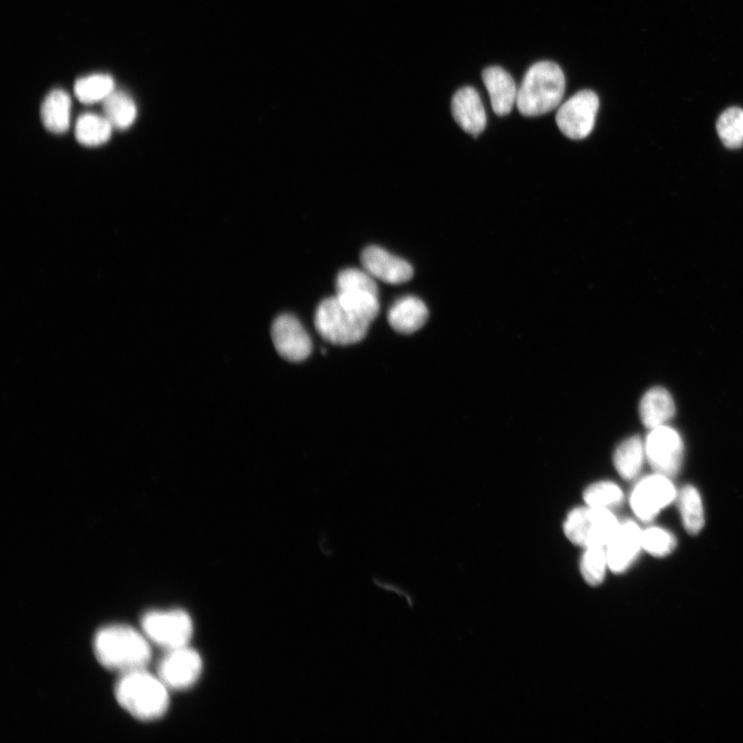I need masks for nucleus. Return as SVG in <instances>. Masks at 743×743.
Returning a JSON list of instances; mask_svg holds the SVG:
<instances>
[{
	"label": "nucleus",
	"mask_w": 743,
	"mask_h": 743,
	"mask_svg": "<svg viewBox=\"0 0 743 743\" xmlns=\"http://www.w3.org/2000/svg\"><path fill=\"white\" fill-rule=\"evenodd\" d=\"M676 547L674 536L667 530L652 527L642 531V549L658 558L670 555Z\"/></svg>",
	"instance_id": "obj_27"
},
{
	"label": "nucleus",
	"mask_w": 743,
	"mask_h": 743,
	"mask_svg": "<svg viewBox=\"0 0 743 743\" xmlns=\"http://www.w3.org/2000/svg\"><path fill=\"white\" fill-rule=\"evenodd\" d=\"M104 113L114 128L124 131L134 124L137 107L127 94L113 91L104 101Z\"/></svg>",
	"instance_id": "obj_22"
},
{
	"label": "nucleus",
	"mask_w": 743,
	"mask_h": 743,
	"mask_svg": "<svg viewBox=\"0 0 743 743\" xmlns=\"http://www.w3.org/2000/svg\"><path fill=\"white\" fill-rule=\"evenodd\" d=\"M391 327L401 334H413L421 330L429 318L426 304L416 297L408 296L398 300L389 311Z\"/></svg>",
	"instance_id": "obj_16"
},
{
	"label": "nucleus",
	"mask_w": 743,
	"mask_h": 743,
	"mask_svg": "<svg viewBox=\"0 0 743 743\" xmlns=\"http://www.w3.org/2000/svg\"><path fill=\"white\" fill-rule=\"evenodd\" d=\"M202 671L203 661L200 654L188 648V645L168 651L157 668L160 681L168 689L175 691L187 690L195 685L199 681Z\"/></svg>",
	"instance_id": "obj_10"
},
{
	"label": "nucleus",
	"mask_w": 743,
	"mask_h": 743,
	"mask_svg": "<svg viewBox=\"0 0 743 743\" xmlns=\"http://www.w3.org/2000/svg\"><path fill=\"white\" fill-rule=\"evenodd\" d=\"M646 460L657 473L672 476L680 471L684 460L683 438L669 426L651 430L645 442Z\"/></svg>",
	"instance_id": "obj_9"
},
{
	"label": "nucleus",
	"mask_w": 743,
	"mask_h": 743,
	"mask_svg": "<svg viewBox=\"0 0 743 743\" xmlns=\"http://www.w3.org/2000/svg\"><path fill=\"white\" fill-rule=\"evenodd\" d=\"M482 80L490 93L494 112L498 116L508 115L519 91L511 75L500 67H491L482 72Z\"/></svg>",
	"instance_id": "obj_15"
},
{
	"label": "nucleus",
	"mask_w": 743,
	"mask_h": 743,
	"mask_svg": "<svg viewBox=\"0 0 743 743\" xmlns=\"http://www.w3.org/2000/svg\"><path fill=\"white\" fill-rule=\"evenodd\" d=\"M676 498L677 491L669 476L656 472L636 484L630 503L637 518L649 522Z\"/></svg>",
	"instance_id": "obj_8"
},
{
	"label": "nucleus",
	"mask_w": 743,
	"mask_h": 743,
	"mask_svg": "<svg viewBox=\"0 0 743 743\" xmlns=\"http://www.w3.org/2000/svg\"><path fill=\"white\" fill-rule=\"evenodd\" d=\"M115 696L120 706L140 721L163 718L170 706L169 689L146 669L122 674Z\"/></svg>",
	"instance_id": "obj_2"
},
{
	"label": "nucleus",
	"mask_w": 743,
	"mask_h": 743,
	"mask_svg": "<svg viewBox=\"0 0 743 743\" xmlns=\"http://www.w3.org/2000/svg\"><path fill=\"white\" fill-rule=\"evenodd\" d=\"M114 80L108 75H93L78 80L75 93L78 100L86 105L104 102L114 91Z\"/></svg>",
	"instance_id": "obj_24"
},
{
	"label": "nucleus",
	"mask_w": 743,
	"mask_h": 743,
	"mask_svg": "<svg viewBox=\"0 0 743 743\" xmlns=\"http://www.w3.org/2000/svg\"><path fill=\"white\" fill-rule=\"evenodd\" d=\"M599 106V98L594 91L576 93L557 113L560 131L571 140L586 139L593 132Z\"/></svg>",
	"instance_id": "obj_7"
},
{
	"label": "nucleus",
	"mask_w": 743,
	"mask_h": 743,
	"mask_svg": "<svg viewBox=\"0 0 743 743\" xmlns=\"http://www.w3.org/2000/svg\"><path fill=\"white\" fill-rule=\"evenodd\" d=\"M620 525L617 516L611 510L586 505L568 513L563 530L572 544L585 549L595 546L606 547Z\"/></svg>",
	"instance_id": "obj_4"
},
{
	"label": "nucleus",
	"mask_w": 743,
	"mask_h": 743,
	"mask_svg": "<svg viewBox=\"0 0 743 743\" xmlns=\"http://www.w3.org/2000/svg\"><path fill=\"white\" fill-rule=\"evenodd\" d=\"M565 90V76L558 64L540 61L527 72L518 91L516 106L524 116H541L559 107Z\"/></svg>",
	"instance_id": "obj_3"
},
{
	"label": "nucleus",
	"mask_w": 743,
	"mask_h": 743,
	"mask_svg": "<svg viewBox=\"0 0 743 743\" xmlns=\"http://www.w3.org/2000/svg\"><path fill=\"white\" fill-rule=\"evenodd\" d=\"M361 262L365 271L385 283L402 284L413 277V268L408 262L378 246L366 248Z\"/></svg>",
	"instance_id": "obj_13"
},
{
	"label": "nucleus",
	"mask_w": 743,
	"mask_h": 743,
	"mask_svg": "<svg viewBox=\"0 0 743 743\" xmlns=\"http://www.w3.org/2000/svg\"><path fill=\"white\" fill-rule=\"evenodd\" d=\"M639 414L642 424L653 430L665 426L675 414V403L663 387H654L642 397Z\"/></svg>",
	"instance_id": "obj_17"
},
{
	"label": "nucleus",
	"mask_w": 743,
	"mask_h": 743,
	"mask_svg": "<svg viewBox=\"0 0 743 743\" xmlns=\"http://www.w3.org/2000/svg\"><path fill=\"white\" fill-rule=\"evenodd\" d=\"M93 651L103 667L121 674L146 669L152 657L148 638L124 625L99 630L93 640Z\"/></svg>",
	"instance_id": "obj_1"
},
{
	"label": "nucleus",
	"mask_w": 743,
	"mask_h": 743,
	"mask_svg": "<svg viewBox=\"0 0 743 743\" xmlns=\"http://www.w3.org/2000/svg\"><path fill=\"white\" fill-rule=\"evenodd\" d=\"M646 460L645 445L639 437L624 440L613 455V465L618 473L627 480L638 476Z\"/></svg>",
	"instance_id": "obj_19"
},
{
	"label": "nucleus",
	"mask_w": 743,
	"mask_h": 743,
	"mask_svg": "<svg viewBox=\"0 0 743 743\" xmlns=\"http://www.w3.org/2000/svg\"><path fill=\"white\" fill-rule=\"evenodd\" d=\"M451 110L452 116L466 133L477 137L486 129V110L473 87H464L455 94Z\"/></svg>",
	"instance_id": "obj_14"
},
{
	"label": "nucleus",
	"mask_w": 743,
	"mask_h": 743,
	"mask_svg": "<svg viewBox=\"0 0 743 743\" xmlns=\"http://www.w3.org/2000/svg\"><path fill=\"white\" fill-rule=\"evenodd\" d=\"M72 102L63 90H54L45 99L41 117L47 131L53 134L66 133L71 124Z\"/></svg>",
	"instance_id": "obj_18"
},
{
	"label": "nucleus",
	"mask_w": 743,
	"mask_h": 743,
	"mask_svg": "<svg viewBox=\"0 0 743 743\" xmlns=\"http://www.w3.org/2000/svg\"><path fill=\"white\" fill-rule=\"evenodd\" d=\"M272 339L280 357L289 362H302L312 351L310 336L293 315L284 314L274 321Z\"/></svg>",
	"instance_id": "obj_11"
},
{
	"label": "nucleus",
	"mask_w": 743,
	"mask_h": 743,
	"mask_svg": "<svg viewBox=\"0 0 743 743\" xmlns=\"http://www.w3.org/2000/svg\"><path fill=\"white\" fill-rule=\"evenodd\" d=\"M642 531L634 522L620 525L605 547L609 571L621 574L633 565L642 549Z\"/></svg>",
	"instance_id": "obj_12"
},
{
	"label": "nucleus",
	"mask_w": 743,
	"mask_h": 743,
	"mask_svg": "<svg viewBox=\"0 0 743 743\" xmlns=\"http://www.w3.org/2000/svg\"><path fill=\"white\" fill-rule=\"evenodd\" d=\"M318 333L336 345H351L362 341L370 323L348 310L338 298L323 300L315 314Z\"/></svg>",
	"instance_id": "obj_5"
},
{
	"label": "nucleus",
	"mask_w": 743,
	"mask_h": 743,
	"mask_svg": "<svg viewBox=\"0 0 743 743\" xmlns=\"http://www.w3.org/2000/svg\"><path fill=\"white\" fill-rule=\"evenodd\" d=\"M718 134L724 145L730 149L743 146V110L730 108L719 118Z\"/></svg>",
	"instance_id": "obj_26"
},
{
	"label": "nucleus",
	"mask_w": 743,
	"mask_h": 743,
	"mask_svg": "<svg viewBox=\"0 0 743 743\" xmlns=\"http://www.w3.org/2000/svg\"><path fill=\"white\" fill-rule=\"evenodd\" d=\"M608 570L605 547L595 546L584 549L579 562V571L587 585L590 587L602 585Z\"/></svg>",
	"instance_id": "obj_23"
},
{
	"label": "nucleus",
	"mask_w": 743,
	"mask_h": 743,
	"mask_svg": "<svg viewBox=\"0 0 743 743\" xmlns=\"http://www.w3.org/2000/svg\"><path fill=\"white\" fill-rule=\"evenodd\" d=\"M677 499L685 529L691 535H698L705 525L704 506L699 491L693 486H686Z\"/></svg>",
	"instance_id": "obj_20"
},
{
	"label": "nucleus",
	"mask_w": 743,
	"mask_h": 743,
	"mask_svg": "<svg viewBox=\"0 0 743 743\" xmlns=\"http://www.w3.org/2000/svg\"><path fill=\"white\" fill-rule=\"evenodd\" d=\"M113 128L105 116L85 114L77 121L76 138L84 146L98 147L110 140Z\"/></svg>",
	"instance_id": "obj_21"
},
{
	"label": "nucleus",
	"mask_w": 743,
	"mask_h": 743,
	"mask_svg": "<svg viewBox=\"0 0 743 743\" xmlns=\"http://www.w3.org/2000/svg\"><path fill=\"white\" fill-rule=\"evenodd\" d=\"M142 629L149 641L167 651L187 646L193 634L192 620L182 609L147 612Z\"/></svg>",
	"instance_id": "obj_6"
},
{
	"label": "nucleus",
	"mask_w": 743,
	"mask_h": 743,
	"mask_svg": "<svg viewBox=\"0 0 743 743\" xmlns=\"http://www.w3.org/2000/svg\"><path fill=\"white\" fill-rule=\"evenodd\" d=\"M584 499L590 507L611 510L623 502L624 493L615 482L599 481L587 488Z\"/></svg>",
	"instance_id": "obj_25"
}]
</instances>
